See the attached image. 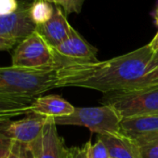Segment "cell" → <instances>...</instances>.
<instances>
[{
  "label": "cell",
  "instance_id": "cell-1",
  "mask_svg": "<svg viewBox=\"0 0 158 158\" xmlns=\"http://www.w3.org/2000/svg\"><path fill=\"white\" fill-rule=\"evenodd\" d=\"M153 54L147 44L107 60L64 64L57 69L58 88L77 87L106 94L156 87L158 67L152 66Z\"/></svg>",
  "mask_w": 158,
  "mask_h": 158
},
{
  "label": "cell",
  "instance_id": "cell-2",
  "mask_svg": "<svg viewBox=\"0 0 158 158\" xmlns=\"http://www.w3.org/2000/svg\"><path fill=\"white\" fill-rule=\"evenodd\" d=\"M58 88L57 69H23L0 67V97L35 99L42 93Z\"/></svg>",
  "mask_w": 158,
  "mask_h": 158
},
{
  "label": "cell",
  "instance_id": "cell-3",
  "mask_svg": "<svg viewBox=\"0 0 158 158\" xmlns=\"http://www.w3.org/2000/svg\"><path fill=\"white\" fill-rule=\"evenodd\" d=\"M102 105L112 106L122 119L158 115V86L132 91L103 94Z\"/></svg>",
  "mask_w": 158,
  "mask_h": 158
},
{
  "label": "cell",
  "instance_id": "cell-4",
  "mask_svg": "<svg viewBox=\"0 0 158 158\" xmlns=\"http://www.w3.org/2000/svg\"><path fill=\"white\" fill-rule=\"evenodd\" d=\"M56 125L81 126L98 135L120 133L122 121L119 114L110 105L98 107H79L68 116L53 120Z\"/></svg>",
  "mask_w": 158,
  "mask_h": 158
},
{
  "label": "cell",
  "instance_id": "cell-5",
  "mask_svg": "<svg viewBox=\"0 0 158 158\" xmlns=\"http://www.w3.org/2000/svg\"><path fill=\"white\" fill-rule=\"evenodd\" d=\"M11 66L32 70L58 69L54 49L35 31L16 46Z\"/></svg>",
  "mask_w": 158,
  "mask_h": 158
},
{
  "label": "cell",
  "instance_id": "cell-6",
  "mask_svg": "<svg viewBox=\"0 0 158 158\" xmlns=\"http://www.w3.org/2000/svg\"><path fill=\"white\" fill-rule=\"evenodd\" d=\"M49 119L30 113L21 120L0 123V136L15 144L29 146L39 138Z\"/></svg>",
  "mask_w": 158,
  "mask_h": 158
},
{
  "label": "cell",
  "instance_id": "cell-7",
  "mask_svg": "<svg viewBox=\"0 0 158 158\" xmlns=\"http://www.w3.org/2000/svg\"><path fill=\"white\" fill-rule=\"evenodd\" d=\"M58 68L67 63H89L98 61V49L88 43L72 27L70 35L54 48Z\"/></svg>",
  "mask_w": 158,
  "mask_h": 158
},
{
  "label": "cell",
  "instance_id": "cell-8",
  "mask_svg": "<svg viewBox=\"0 0 158 158\" xmlns=\"http://www.w3.org/2000/svg\"><path fill=\"white\" fill-rule=\"evenodd\" d=\"M56 127L53 119H49L39 138L27 146L30 158H68L69 149L65 147Z\"/></svg>",
  "mask_w": 158,
  "mask_h": 158
},
{
  "label": "cell",
  "instance_id": "cell-9",
  "mask_svg": "<svg viewBox=\"0 0 158 158\" xmlns=\"http://www.w3.org/2000/svg\"><path fill=\"white\" fill-rule=\"evenodd\" d=\"M120 133L136 141L139 146L158 139V115L124 118Z\"/></svg>",
  "mask_w": 158,
  "mask_h": 158
},
{
  "label": "cell",
  "instance_id": "cell-10",
  "mask_svg": "<svg viewBox=\"0 0 158 158\" xmlns=\"http://www.w3.org/2000/svg\"><path fill=\"white\" fill-rule=\"evenodd\" d=\"M36 29L30 15V7H21L10 15H0V36L23 40Z\"/></svg>",
  "mask_w": 158,
  "mask_h": 158
},
{
  "label": "cell",
  "instance_id": "cell-11",
  "mask_svg": "<svg viewBox=\"0 0 158 158\" xmlns=\"http://www.w3.org/2000/svg\"><path fill=\"white\" fill-rule=\"evenodd\" d=\"M72 30V26L67 21L66 15L60 7H54V13L49 21L37 25L35 32H37L43 39L52 48L60 45L68 38Z\"/></svg>",
  "mask_w": 158,
  "mask_h": 158
},
{
  "label": "cell",
  "instance_id": "cell-12",
  "mask_svg": "<svg viewBox=\"0 0 158 158\" xmlns=\"http://www.w3.org/2000/svg\"><path fill=\"white\" fill-rule=\"evenodd\" d=\"M75 107L59 95L36 97L29 107V114H35L47 118L56 119L72 114Z\"/></svg>",
  "mask_w": 158,
  "mask_h": 158
},
{
  "label": "cell",
  "instance_id": "cell-13",
  "mask_svg": "<svg viewBox=\"0 0 158 158\" xmlns=\"http://www.w3.org/2000/svg\"><path fill=\"white\" fill-rule=\"evenodd\" d=\"M106 146L110 158H141L139 145L121 133L98 135Z\"/></svg>",
  "mask_w": 158,
  "mask_h": 158
},
{
  "label": "cell",
  "instance_id": "cell-14",
  "mask_svg": "<svg viewBox=\"0 0 158 158\" xmlns=\"http://www.w3.org/2000/svg\"><path fill=\"white\" fill-rule=\"evenodd\" d=\"M35 99H12L0 97V123L29 114V107Z\"/></svg>",
  "mask_w": 158,
  "mask_h": 158
},
{
  "label": "cell",
  "instance_id": "cell-15",
  "mask_svg": "<svg viewBox=\"0 0 158 158\" xmlns=\"http://www.w3.org/2000/svg\"><path fill=\"white\" fill-rule=\"evenodd\" d=\"M54 13V7L45 0H35L30 6V15L35 25H41L50 20Z\"/></svg>",
  "mask_w": 158,
  "mask_h": 158
},
{
  "label": "cell",
  "instance_id": "cell-16",
  "mask_svg": "<svg viewBox=\"0 0 158 158\" xmlns=\"http://www.w3.org/2000/svg\"><path fill=\"white\" fill-rule=\"evenodd\" d=\"M0 158H30L27 146L15 144L0 136Z\"/></svg>",
  "mask_w": 158,
  "mask_h": 158
},
{
  "label": "cell",
  "instance_id": "cell-17",
  "mask_svg": "<svg viewBox=\"0 0 158 158\" xmlns=\"http://www.w3.org/2000/svg\"><path fill=\"white\" fill-rule=\"evenodd\" d=\"M50 4H54L58 7H61L64 14L68 16L72 13L79 14L83 9L85 0H45Z\"/></svg>",
  "mask_w": 158,
  "mask_h": 158
},
{
  "label": "cell",
  "instance_id": "cell-18",
  "mask_svg": "<svg viewBox=\"0 0 158 158\" xmlns=\"http://www.w3.org/2000/svg\"><path fill=\"white\" fill-rule=\"evenodd\" d=\"M86 144L88 147V158H110L108 150L101 139H97L94 144L89 140Z\"/></svg>",
  "mask_w": 158,
  "mask_h": 158
},
{
  "label": "cell",
  "instance_id": "cell-19",
  "mask_svg": "<svg viewBox=\"0 0 158 158\" xmlns=\"http://www.w3.org/2000/svg\"><path fill=\"white\" fill-rule=\"evenodd\" d=\"M141 158H158V139L139 146Z\"/></svg>",
  "mask_w": 158,
  "mask_h": 158
},
{
  "label": "cell",
  "instance_id": "cell-20",
  "mask_svg": "<svg viewBox=\"0 0 158 158\" xmlns=\"http://www.w3.org/2000/svg\"><path fill=\"white\" fill-rule=\"evenodd\" d=\"M19 8L18 0H0V15H10Z\"/></svg>",
  "mask_w": 158,
  "mask_h": 158
},
{
  "label": "cell",
  "instance_id": "cell-21",
  "mask_svg": "<svg viewBox=\"0 0 158 158\" xmlns=\"http://www.w3.org/2000/svg\"><path fill=\"white\" fill-rule=\"evenodd\" d=\"M71 158H88V147L85 144L83 147H73L69 149Z\"/></svg>",
  "mask_w": 158,
  "mask_h": 158
},
{
  "label": "cell",
  "instance_id": "cell-22",
  "mask_svg": "<svg viewBox=\"0 0 158 158\" xmlns=\"http://www.w3.org/2000/svg\"><path fill=\"white\" fill-rule=\"evenodd\" d=\"M21 41L12 39V38H8V37H3L0 36V51L4 50H10L15 46H17Z\"/></svg>",
  "mask_w": 158,
  "mask_h": 158
},
{
  "label": "cell",
  "instance_id": "cell-23",
  "mask_svg": "<svg viewBox=\"0 0 158 158\" xmlns=\"http://www.w3.org/2000/svg\"><path fill=\"white\" fill-rule=\"evenodd\" d=\"M149 46L153 50V52H155V51L158 50V32L156 33V35H154V37L152 38V40L149 43Z\"/></svg>",
  "mask_w": 158,
  "mask_h": 158
},
{
  "label": "cell",
  "instance_id": "cell-24",
  "mask_svg": "<svg viewBox=\"0 0 158 158\" xmlns=\"http://www.w3.org/2000/svg\"><path fill=\"white\" fill-rule=\"evenodd\" d=\"M152 67H158V50L154 52L152 59Z\"/></svg>",
  "mask_w": 158,
  "mask_h": 158
},
{
  "label": "cell",
  "instance_id": "cell-25",
  "mask_svg": "<svg viewBox=\"0 0 158 158\" xmlns=\"http://www.w3.org/2000/svg\"><path fill=\"white\" fill-rule=\"evenodd\" d=\"M154 20H155V23L158 25V9L155 12V16H154Z\"/></svg>",
  "mask_w": 158,
  "mask_h": 158
},
{
  "label": "cell",
  "instance_id": "cell-26",
  "mask_svg": "<svg viewBox=\"0 0 158 158\" xmlns=\"http://www.w3.org/2000/svg\"><path fill=\"white\" fill-rule=\"evenodd\" d=\"M68 158H71V157H70V152H69V155H68Z\"/></svg>",
  "mask_w": 158,
  "mask_h": 158
}]
</instances>
